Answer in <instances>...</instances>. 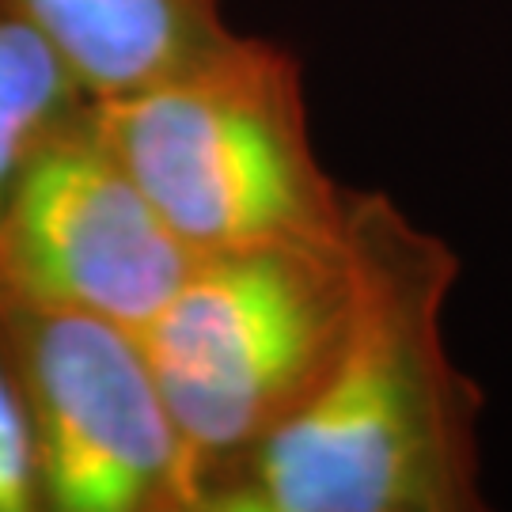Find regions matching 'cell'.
<instances>
[{
  "label": "cell",
  "mask_w": 512,
  "mask_h": 512,
  "mask_svg": "<svg viewBox=\"0 0 512 512\" xmlns=\"http://www.w3.org/2000/svg\"><path fill=\"white\" fill-rule=\"evenodd\" d=\"M88 107V92L0 0V209L27 160L57 133L84 122Z\"/></svg>",
  "instance_id": "cell-7"
},
{
  "label": "cell",
  "mask_w": 512,
  "mask_h": 512,
  "mask_svg": "<svg viewBox=\"0 0 512 512\" xmlns=\"http://www.w3.org/2000/svg\"><path fill=\"white\" fill-rule=\"evenodd\" d=\"M0 512H42L35 440L16 368L0 330Z\"/></svg>",
  "instance_id": "cell-8"
},
{
  "label": "cell",
  "mask_w": 512,
  "mask_h": 512,
  "mask_svg": "<svg viewBox=\"0 0 512 512\" xmlns=\"http://www.w3.org/2000/svg\"><path fill=\"white\" fill-rule=\"evenodd\" d=\"M92 126L194 255L346 236L349 190L311 141L304 65L274 38L232 31L175 73L92 99Z\"/></svg>",
  "instance_id": "cell-2"
},
{
  "label": "cell",
  "mask_w": 512,
  "mask_h": 512,
  "mask_svg": "<svg viewBox=\"0 0 512 512\" xmlns=\"http://www.w3.org/2000/svg\"><path fill=\"white\" fill-rule=\"evenodd\" d=\"M353 304L311 395L202 494L198 512H478L482 387L448 349L456 247L387 190H349Z\"/></svg>",
  "instance_id": "cell-1"
},
{
  "label": "cell",
  "mask_w": 512,
  "mask_h": 512,
  "mask_svg": "<svg viewBox=\"0 0 512 512\" xmlns=\"http://www.w3.org/2000/svg\"><path fill=\"white\" fill-rule=\"evenodd\" d=\"M0 330L35 440L42 512H194V471L137 330L16 293Z\"/></svg>",
  "instance_id": "cell-4"
},
{
  "label": "cell",
  "mask_w": 512,
  "mask_h": 512,
  "mask_svg": "<svg viewBox=\"0 0 512 512\" xmlns=\"http://www.w3.org/2000/svg\"><path fill=\"white\" fill-rule=\"evenodd\" d=\"M198 255L84 122L57 133L19 171L0 209V281L31 300L141 330Z\"/></svg>",
  "instance_id": "cell-5"
},
{
  "label": "cell",
  "mask_w": 512,
  "mask_h": 512,
  "mask_svg": "<svg viewBox=\"0 0 512 512\" xmlns=\"http://www.w3.org/2000/svg\"><path fill=\"white\" fill-rule=\"evenodd\" d=\"M353 304L346 243H255L198 255L137 338L205 486L311 395Z\"/></svg>",
  "instance_id": "cell-3"
},
{
  "label": "cell",
  "mask_w": 512,
  "mask_h": 512,
  "mask_svg": "<svg viewBox=\"0 0 512 512\" xmlns=\"http://www.w3.org/2000/svg\"><path fill=\"white\" fill-rule=\"evenodd\" d=\"M88 99L175 73L232 35L224 0H4Z\"/></svg>",
  "instance_id": "cell-6"
}]
</instances>
